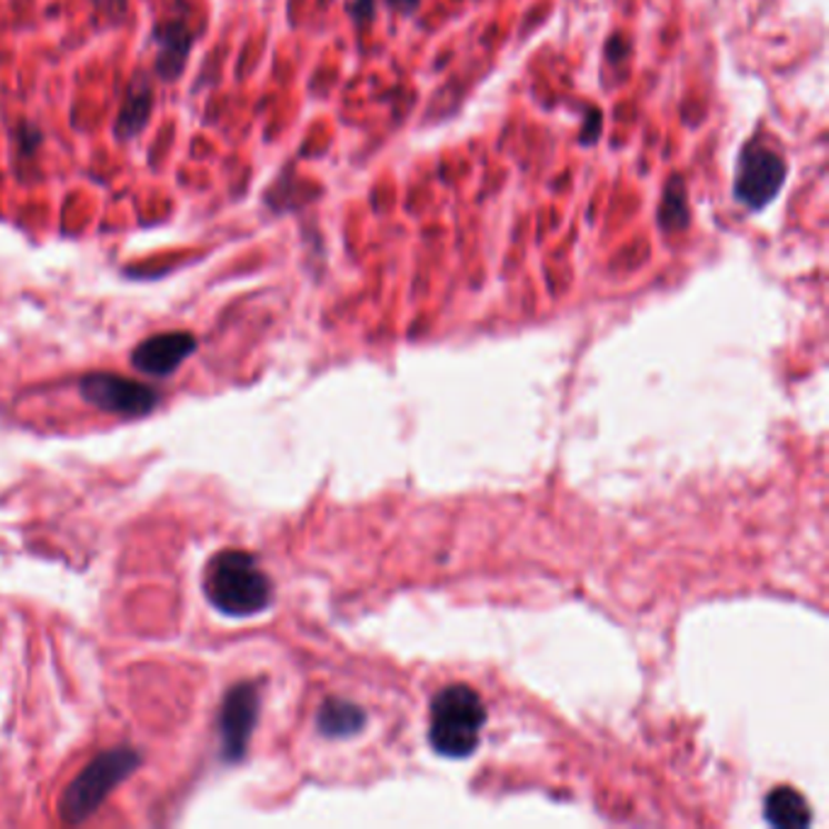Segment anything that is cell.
Wrapping results in <instances>:
<instances>
[{"mask_svg": "<svg viewBox=\"0 0 829 829\" xmlns=\"http://www.w3.org/2000/svg\"><path fill=\"white\" fill-rule=\"evenodd\" d=\"M788 163L781 159V153L749 141L737 161V176L732 186V196L749 212H763L767 207L779 198V192L786 186Z\"/></svg>", "mask_w": 829, "mask_h": 829, "instance_id": "4", "label": "cell"}, {"mask_svg": "<svg viewBox=\"0 0 829 829\" xmlns=\"http://www.w3.org/2000/svg\"><path fill=\"white\" fill-rule=\"evenodd\" d=\"M351 16L356 22H372L374 18V0H353Z\"/></svg>", "mask_w": 829, "mask_h": 829, "instance_id": "14", "label": "cell"}, {"mask_svg": "<svg viewBox=\"0 0 829 829\" xmlns=\"http://www.w3.org/2000/svg\"><path fill=\"white\" fill-rule=\"evenodd\" d=\"M81 394L88 404L127 419L147 417L159 407V392L153 387L112 372L86 374L81 378Z\"/></svg>", "mask_w": 829, "mask_h": 829, "instance_id": "5", "label": "cell"}, {"mask_svg": "<svg viewBox=\"0 0 829 829\" xmlns=\"http://www.w3.org/2000/svg\"><path fill=\"white\" fill-rule=\"evenodd\" d=\"M196 351L198 339L190 331H168L139 343L132 353V366L151 378H166Z\"/></svg>", "mask_w": 829, "mask_h": 829, "instance_id": "7", "label": "cell"}, {"mask_svg": "<svg viewBox=\"0 0 829 829\" xmlns=\"http://www.w3.org/2000/svg\"><path fill=\"white\" fill-rule=\"evenodd\" d=\"M93 3L110 18H122L127 10V0H93Z\"/></svg>", "mask_w": 829, "mask_h": 829, "instance_id": "15", "label": "cell"}, {"mask_svg": "<svg viewBox=\"0 0 829 829\" xmlns=\"http://www.w3.org/2000/svg\"><path fill=\"white\" fill-rule=\"evenodd\" d=\"M387 6L401 12V16H411V12L421 6V0H387Z\"/></svg>", "mask_w": 829, "mask_h": 829, "instance_id": "16", "label": "cell"}, {"mask_svg": "<svg viewBox=\"0 0 829 829\" xmlns=\"http://www.w3.org/2000/svg\"><path fill=\"white\" fill-rule=\"evenodd\" d=\"M42 144V132L32 124H22L20 127V147H24V151L32 153L37 147Z\"/></svg>", "mask_w": 829, "mask_h": 829, "instance_id": "13", "label": "cell"}, {"mask_svg": "<svg viewBox=\"0 0 829 829\" xmlns=\"http://www.w3.org/2000/svg\"><path fill=\"white\" fill-rule=\"evenodd\" d=\"M204 593L219 613L249 618L263 613L273 601V585L251 552L222 550L204 569Z\"/></svg>", "mask_w": 829, "mask_h": 829, "instance_id": "1", "label": "cell"}, {"mask_svg": "<svg viewBox=\"0 0 829 829\" xmlns=\"http://www.w3.org/2000/svg\"><path fill=\"white\" fill-rule=\"evenodd\" d=\"M657 222L665 231H683L691 224V207H689V192H686V183L681 176H671L665 188L662 202H659Z\"/></svg>", "mask_w": 829, "mask_h": 829, "instance_id": "12", "label": "cell"}, {"mask_svg": "<svg viewBox=\"0 0 829 829\" xmlns=\"http://www.w3.org/2000/svg\"><path fill=\"white\" fill-rule=\"evenodd\" d=\"M366 725V710L341 698H329L317 716V728L323 737L341 740V737L358 735Z\"/></svg>", "mask_w": 829, "mask_h": 829, "instance_id": "10", "label": "cell"}, {"mask_svg": "<svg viewBox=\"0 0 829 829\" xmlns=\"http://www.w3.org/2000/svg\"><path fill=\"white\" fill-rule=\"evenodd\" d=\"M767 820L773 827H808L810 825V808L806 798L796 793L793 788H776L763 802Z\"/></svg>", "mask_w": 829, "mask_h": 829, "instance_id": "11", "label": "cell"}, {"mask_svg": "<svg viewBox=\"0 0 829 829\" xmlns=\"http://www.w3.org/2000/svg\"><path fill=\"white\" fill-rule=\"evenodd\" d=\"M151 37H153V47H157V73L161 76V81L166 83L178 81L186 71L196 32L188 28L186 20L176 18V20L157 22Z\"/></svg>", "mask_w": 829, "mask_h": 829, "instance_id": "8", "label": "cell"}, {"mask_svg": "<svg viewBox=\"0 0 829 829\" xmlns=\"http://www.w3.org/2000/svg\"><path fill=\"white\" fill-rule=\"evenodd\" d=\"M151 110H153V88L144 76H141V79H134L132 86L127 88L122 108L118 112V122H114V137H118L120 141H129L144 132L151 118Z\"/></svg>", "mask_w": 829, "mask_h": 829, "instance_id": "9", "label": "cell"}, {"mask_svg": "<svg viewBox=\"0 0 829 829\" xmlns=\"http://www.w3.org/2000/svg\"><path fill=\"white\" fill-rule=\"evenodd\" d=\"M258 708H261V693L251 681L231 686L224 696L219 710V747L224 761L243 759L258 722Z\"/></svg>", "mask_w": 829, "mask_h": 829, "instance_id": "6", "label": "cell"}, {"mask_svg": "<svg viewBox=\"0 0 829 829\" xmlns=\"http://www.w3.org/2000/svg\"><path fill=\"white\" fill-rule=\"evenodd\" d=\"M139 763L141 757L137 749L114 747L102 751L69 783L59 802L61 820L67 825L86 822L108 800L112 790L137 771Z\"/></svg>", "mask_w": 829, "mask_h": 829, "instance_id": "3", "label": "cell"}, {"mask_svg": "<svg viewBox=\"0 0 829 829\" xmlns=\"http://www.w3.org/2000/svg\"><path fill=\"white\" fill-rule=\"evenodd\" d=\"M485 725L487 706L472 686L452 683L436 693L431 703L429 740L440 757H470L479 745Z\"/></svg>", "mask_w": 829, "mask_h": 829, "instance_id": "2", "label": "cell"}]
</instances>
